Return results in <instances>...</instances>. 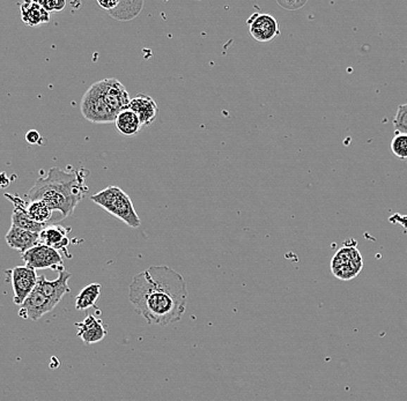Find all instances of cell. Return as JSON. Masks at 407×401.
Masks as SVG:
<instances>
[{
  "label": "cell",
  "mask_w": 407,
  "mask_h": 401,
  "mask_svg": "<svg viewBox=\"0 0 407 401\" xmlns=\"http://www.w3.org/2000/svg\"><path fill=\"white\" fill-rule=\"evenodd\" d=\"M129 300L147 323L167 326L181 321L187 310V282L168 266H151L133 276Z\"/></svg>",
  "instance_id": "1"
},
{
  "label": "cell",
  "mask_w": 407,
  "mask_h": 401,
  "mask_svg": "<svg viewBox=\"0 0 407 401\" xmlns=\"http://www.w3.org/2000/svg\"><path fill=\"white\" fill-rule=\"evenodd\" d=\"M87 169L65 172L58 167L50 169L46 177L39 178L26 194L30 201L42 200L63 219L70 217L88 191Z\"/></svg>",
  "instance_id": "2"
},
{
  "label": "cell",
  "mask_w": 407,
  "mask_h": 401,
  "mask_svg": "<svg viewBox=\"0 0 407 401\" xmlns=\"http://www.w3.org/2000/svg\"><path fill=\"white\" fill-rule=\"evenodd\" d=\"M91 200L131 228H138L142 224L129 194L118 186H108L102 191L93 194Z\"/></svg>",
  "instance_id": "3"
},
{
  "label": "cell",
  "mask_w": 407,
  "mask_h": 401,
  "mask_svg": "<svg viewBox=\"0 0 407 401\" xmlns=\"http://www.w3.org/2000/svg\"><path fill=\"white\" fill-rule=\"evenodd\" d=\"M80 109L82 116L91 123H115L117 118V113L106 102L100 81L92 84L84 93L81 100Z\"/></svg>",
  "instance_id": "4"
},
{
  "label": "cell",
  "mask_w": 407,
  "mask_h": 401,
  "mask_svg": "<svg viewBox=\"0 0 407 401\" xmlns=\"http://www.w3.org/2000/svg\"><path fill=\"white\" fill-rule=\"evenodd\" d=\"M363 269V258L356 246H343L331 260L332 274L339 280L349 281L356 278Z\"/></svg>",
  "instance_id": "5"
},
{
  "label": "cell",
  "mask_w": 407,
  "mask_h": 401,
  "mask_svg": "<svg viewBox=\"0 0 407 401\" xmlns=\"http://www.w3.org/2000/svg\"><path fill=\"white\" fill-rule=\"evenodd\" d=\"M6 274L10 275L11 284L13 287L14 303L16 305H23L27 298L36 288L39 281L36 269H30L26 265L16 266L11 271H6Z\"/></svg>",
  "instance_id": "6"
},
{
  "label": "cell",
  "mask_w": 407,
  "mask_h": 401,
  "mask_svg": "<svg viewBox=\"0 0 407 401\" xmlns=\"http://www.w3.org/2000/svg\"><path fill=\"white\" fill-rule=\"evenodd\" d=\"M23 260L26 266L34 269H58L63 266V256L58 250L44 244H39L23 253Z\"/></svg>",
  "instance_id": "7"
},
{
  "label": "cell",
  "mask_w": 407,
  "mask_h": 401,
  "mask_svg": "<svg viewBox=\"0 0 407 401\" xmlns=\"http://www.w3.org/2000/svg\"><path fill=\"white\" fill-rule=\"evenodd\" d=\"M250 35L258 42H270L280 35L279 23L275 16L266 13H255L248 20Z\"/></svg>",
  "instance_id": "8"
},
{
  "label": "cell",
  "mask_w": 407,
  "mask_h": 401,
  "mask_svg": "<svg viewBox=\"0 0 407 401\" xmlns=\"http://www.w3.org/2000/svg\"><path fill=\"white\" fill-rule=\"evenodd\" d=\"M57 271H58V276L54 281L46 280L44 275H39L36 289L46 295V298H50L55 305H58L65 295L71 291L68 287V280L71 278V273L68 272L64 266H61Z\"/></svg>",
  "instance_id": "9"
},
{
  "label": "cell",
  "mask_w": 407,
  "mask_h": 401,
  "mask_svg": "<svg viewBox=\"0 0 407 401\" xmlns=\"http://www.w3.org/2000/svg\"><path fill=\"white\" fill-rule=\"evenodd\" d=\"M104 98L111 109L118 115L120 111L129 109L131 98L129 91L117 79L108 78L100 81Z\"/></svg>",
  "instance_id": "10"
},
{
  "label": "cell",
  "mask_w": 407,
  "mask_h": 401,
  "mask_svg": "<svg viewBox=\"0 0 407 401\" xmlns=\"http://www.w3.org/2000/svg\"><path fill=\"white\" fill-rule=\"evenodd\" d=\"M56 305H55L50 298H46V295L35 288L27 298L25 303L21 305L18 314L25 319L39 321V318L54 310Z\"/></svg>",
  "instance_id": "11"
},
{
  "label": "cell",
  "mask_w": 407,
  "mask_h": 401,
  "mask_svg": "<svg viewBox=\"0 0 407 401\" xmlns=\"http://www.w3.org/2000/svg\"><path fill=\"white\" fill-rule=\"evenodd\" d=\"M7 199H10L14 204L13 213H12V224L19 227L21 229L28 230L32 233H42V230L46 228V224H37L35 221L30 219V215L27 214L26 204L27 201L23 200L18 196L12 194H5Z\"/></svg>",
  "instance_id": "12"
},
{
  "label": "cell",
  "mask_w": 407,
  "mask_h": 401,
  "mask_svg": "<svg viewBox=\"0 0 407 401\" xmlns=\"http://www.w3.org/2000/svg\"><path fill=\"white\" fill-rule=\"evenodd\" d=\"M78 329V336L86 345H94L100 343L107 336V330L102 319L95 317L94 314H88L84 322L75 324Z\"/></svg>",
  "instance_id": "13"
},
{
  "label": "cell",
  "mask_w": 407,
  "mask_h": 401,
  "mask_svg": "<svg viewBox=\"0 0 407 401\" xmlns=\"http://www.w3.org/2000/svg\"><path fill=\"white\" fill-rule=\"evenodd\" d=\"M71 231V228H65L59 224H49L42 233L39 234V244L50 246L58 251H64L68 258H71V255H68V249L70 240H68V234Z\"/></svg>",
  "instance_id": "14"
},
{
  "label": "cell",
  "mask_w": 407,
  "mask_h": 401,
  "mask_svg": "<svg viewBox=\"0 0 407 401\" xmlns=\"http://www.w3.org/2000/svg\"><path fill=\"white\" fill-rule=\"evenodd\" d=\"M8 246L18 250L20 253H27L28 250L35 248L39 244V234L32 233L28 230L21 229L19 227L12 224L5 236Z\"/></svg>",
  "instance_id": "15"
},
{
  "label": "cell",
  "mask_w": 407,
  "mask_h": 401,
  "mask_svg": "<svg viewBox=\"0 0 407 401\" xmlns=\"http://www.w3.org/2000/svg\"><path fill=\"white\" fill-rule=\"evenodd\" d=\"M130 109L139 116L142 127L152 125L158 115V107L156 101L145 94L137 95L131 98Z\"/></svg>",
  "instance_id": "16"
},
{
  "label": "cell",
  "mask_w": 407,
  "mask_h": 401,
  "mask_svg": "<svg viewBox=\"0 0 407 401\" xmlns=\"http://www.w3.org/2000/svg\"><path fill=\"white\" fill-rule=\"evenodd\" d=\"M20 14L23 23L30 27L46 25L50 21V13L39 5V1H25L20 4Z\"/></svg>",
  "instance_id": "17"
},
{
  "label": "cell",
  "mask_w": 407,
  "mask_h": 401,
  "mask_svg": "<svg viewBox=\"0 0 407 401\" xmlns=\"http://www.w3.org/2000/svg\"><path fill=\"white\" fill-rule=\"evenodd\" d=\"M115 125L116 129L120 134L126 136H133L138 134L142 129V124L140 122V118L134 111L131 109H125V110L120 111L117 115L116 120H115Z\"/></svg>",
  "instance_id": "18"
},
{
  "label": "cell",
  "mask_w": 407,
  "mask_h": 401,
  "mask_svg": "<svg viewBox=\"0 0 407 401\" xmlns=\"http://www.w3.org/2000/svg\"><path fill=\"white\" fill-rule=\"evenodd\" d=\"M27 214L30 215L32 221L41 224H54L51 222L54 217V210L51 208L42 200H27L26 204Z\"/></svg>",
  "instance_id": "19"
},
{
  "label": "cell",
  "mask_w": 407,
  "mask_h": 401,
  "mask_svg": "<svg viewBox=\"0 0 407 401\" xmlns=\"http://www.w3.org/2000/svg\"><path fill=\"white\" fill-rule=\"evenodd\" d=\"M101 288L102 286L100 284H91V285L86 286L75 298V309L86 310V309L94 307L100 298Z\"/></svg>",
  "instance_id": "20"
},
{
  "label": "cell",
  "mask_w": 407,
  "mask_h": 401,
  "mask_svg": "<svg viewBox=\"0 0 407 401\" xmlns=\"http://www.w3.org/2000/svg\"><path fill=\"white\" fill-rule=\"evenodd\" d=\"M142 6H144V1L142 0L140 1H120V5L108 13L118 21H130V20L134 19L142 12Z\"/></svg>",
  "instance_id": "21"
},
{
  "label": "cell",
  "mask_w": 407,
  "mask_h": 401,
  "mask_svg": "<svg viewBox=\"0 0 407 401\" xmlns=\"http://www.w3.org/2000/svg\"><path fill=\"white\" fill-rule=\"evenodd\" d=\"M390 149L399 160H407V134L398 133L390 144Z\"/></svg>",
  "instance_id": "22"
},
{
  "label": "cell",
  "mask_w": 407,
  "mask_h": 401,
  "mask_svg": "<svg viewBox=\"0 0 407 401\" xmlns=\"http://www.w3.org/2000/svg\"><path fill=\"white\" fill-rule=\"evenodd\" d=\"M394 127L396 132L407 134V103L401 104L394 117Z\"/></svg>",
  "instance_id": "23"
},
{
  "label": "cell",
  "mask_w": 407,
  "mask_h": 401,
  "mask_svg": "<svg viewBox=\"0 0 407 401\" xmlns=\"http://www.w3.org/2000/svg\"><path fill=\"white\" fill-rule=\"evenodd\" d=\"M39 4L48 13L62 12L66 6L65 0H42V1H39Z\"/></svg>",
  "instance_id": "24"
},
{
  "label": "cell",
  "mask_w": 407,
  "mask_h": 401,
  "mask_svg": "<svg viewBox=\"0 0 407 401\" xmlns=\"http://www.w3.org/2000/svg\"><path fill=\"white\" fill-rule=\"evenodd\" d=\"M26 141L30 145H42L43 136L36 129H30L26 133Z\"/></svg>",
  "instance_id": "25"
},
{
  "label": "cell",
  "mask_w": 407,
  "mask_h": 401,
  "mask_svg": "<svg viewBox=\"0 0 407 401\" xmlns=\"http://www.w3.org/2000/svg\"><path fill=\"white\" fill-rule=\"evenodd\" d=\"M97 4H99L104 10L110 12V11L115 10V8L120 5V1H118V0H99Z\"/></svg>",
  "instance_id": "26"
},
{
  "label": "cell",
  "mask_w": 407,
  "mask_h": 401,
  "mask_svg": "<svg viewBox=\"0 0 407 401\" xmlns=\"http://www.w3.org/2000/svg\"><path fill=\"white\" fill-rule=\"evenodd\" d=\"M8 184H10V179H7L6 174L3 172V175H1V188H7V185Z\"/></svg>",
  "instance_id": "27"
}]
</instances>
